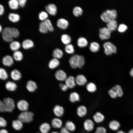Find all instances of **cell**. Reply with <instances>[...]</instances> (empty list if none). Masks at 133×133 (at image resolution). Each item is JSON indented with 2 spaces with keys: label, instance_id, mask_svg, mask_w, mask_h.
<instances>
[{
  "label": "cell",
  "instance_id": "1",
  "mask_svg": "<svg viewBox=\"0 0 133 133\" xmlns=\"http://www.w3.org/2000/svg\"><path fill=\"white\" fill-rule=\"evenodd\" d=\"M117 17V12L114 9L106 10L101 14L100 16L101 20L106 23L110 20H115Z\"/></svg>",
  "mask_w": 133,
  "mask_h": 133
},
{
  "label": "cell",
  "instance_id": "2",
  "mask_svg": "<svg viewBox=\"0 0 133 133\" xmlns=\"http://www.w3.org/2000/svg\"><path fill=\"white\" fill-rule=\"evenodd\" d=\"M34 114L32 112L27 111L22 112L18 116V119L22 123H29L33 120Z\"/></svg>",
  "mask_w": 133,
  "mask_h": 133
},
{
  "label": "cell",
  "instance_id": "3",
  "mask_svg": "<svg viewBox=\"0 0 133 133\" xmlns=\"http://www.w3.org/2000/svg\"><path fill=\"white\" fill-rule=\"evenodd\" d=\"M103 46L104 48V52L106 55H110L116 52V47L110 42H105L103 44Z\"/></svg>",
  "mask_w": 133,
  "mask_h": 133
},
{
  "label": "cell",
  "instance_id": "4",
  "mask_svg": "<svg viewBox=\"0 0 133 133\" xmlns=\"http://www.w3.org/2000/svg\"><path fill=\"white\" fill-rule=\"evenodd\" d=\"M112 31L107 27L100 28L99 30V37L102 40L108 39L110 38Z\"/></svg>",
  "mask_w": 133,
  "mask_h": 133
},
{
  "label": "cell",
  "instance_id": "5",
  "mask_svg": "<svg viewBox=\"0 0 133 133\" xmlns=\"http://www.w3.org/2000/svg\"><path fill=\"white\" fill-rule=\"evenodd\" d=\"M2 36L3 40L8 42H11L13 41V37L12 35L11 28L7 27L3 30Z\"/></svg>",
  "mask_w": 133,
  "mask_h": 133
},
{
  "label": "cell",
  "instance_id": "6",
  "mask_svg": "<svg viewBox=\"0 0 133 133\" xmlns=\"http://www.w3.org/2000/svg\"><path fill=\"white\" fill-rule=\"evenodd\" d=\"M80 57V55L75 54L70 58L69 63L70 66L72 68L75 69L78 67Z\"/></svg>",
  "mask_w": 133,
  "mask_h": 133
},
{
  "label": "cell",
  "instance_id": "7",
  "mask_svg": "<svg viewBox=\"0 0 133 133\" xmlns=\"http://www.w3.org/2000/svg\"><path fill=\"white\" fill-rule=\"evenodd\" d=\"M3 102L6 106V112H12L15 108V104L13 100L11 98H7L4 99Z\"/></svg>",
  "mask_w": 133,
  "mask_h": 133
},
{
  "label": "cell",
  "instance_id": "8",
  "mask_svg": "<svg viewBox=\"0 0 133 133\" xmlns=\"http://www.w3.org/2000/svg\"><path fill=\"white\" fill-rule=\"evenodd\" d=\"M46 11L48 14L52 16L56 15L57 12V8L56 6L54 3H50L45 7Z\"/></svg>",
  "mask_w": 133,
  "mask_h": 133
},
{
  "label": "cell",
  "instance_id": "9",
  "mask_svg": "<svg viewBox=\"0 0 133 133\" xmlns=\"http://www.w3.org/2000/svg\"><path fill=\"white\" fill-rule=\"evenodd\" d=\"M56 24L57 27L59 28L65 30L68 27L69 23L66 19L61 18L57 19Z\"/></svg>",
  "mask_w": 133,
  "mask_h": 133
},
{
  "label": "cell",
  "instance_id": "10",
  "mask_svg": "<svg viewBox=\"0 0 133 133\" xmlns=\"http://www.w3.org/2000/svg\"><path fill=\"white\" fill-rule=\"evenodd\" d=\"M55 76L57 80L60 81H65L67 78L66 73L62 69L57 70L55 73Z\"/></svg>",
  "mask_w": 133,
  "mask_h": 133
},
{
  "label": "cell",
  "instance_id": "11",
  "mask_svg": "<svg viewBox=\"0 0 133 133\" xmlns=\"http://www.w3.org/2000/svg\"><path fill=\"white\" fill-rule=\"evenodd\" d=\"M21 45L24 49L27 50L33 48L34 44L33 41L31 39H26L22 41Z\"/></svg>",
  "mask_w": 133,
  "mask_h": 133
},
{
  "label": "cell",
  "instance_id": "12",
  "mask_svg": "<svg viewBox=\"0 0 133 133\" xmlns=\"http://www.w3.org/2000/svg\"><path fill=\"white\" fill-rule=\"evenodd\" d=\"M83 125L85 130L88 132L92 131L94 128V122L92 120L89 119L85 120Z\"/></svg>",
  "mask_w": 133,
  "mask_h": 133
},
{
  "label": "cell",
  "instance_id": "13",
  "mask_svg": "<svg viewBox=\"0 0 133 133\" xmlns=\"http://www.w3.org/2000/svg\"><path fill=\"white\" fill-rule=\"evenodd\" d=\"M17 106L18 109L22 112L27 111L29 106L28 102L24 100H21L17 103Z\"/></svg>",
  "mask_w": 133,
  "mask_h": 133
},
{
  "label": "cell",
  "instance_id": "14",
  "mask_svg": "<svg viewBox=\"0 0 133 133\" xmlns=\"http://www.w3.org/2000/svg\"><path fill=\"white\" fill-rule=\"evenodd\" d=\"M75 80L76 84L80 86L85 85L87 82L86 77L82 74L78 75L75 78Z\"/></svg>",
  "mask_w": 133,
  "mask_h": 133
},
{
  "label": "cell",
  "instance_id": "15",
  "mask_svg": "<svg viewBox=\"0 0 133 133\" xmlns=\"http://www.w3.org/2000/svg\"><path fill=\"white\" fill-rule=\"evenodd\" d=\"M65 81V84L68 88H73L76 85L75 78L72 76H70L67 77Z\"/></svg>",
  "mask_w": 133,
  "mask_h": 133
},
{
  "label": "cell",
  "instance_id": "16",
  "mask_svg": "<svg viewBox=\"0 0 133 133\" xmlns=\"http://www.w3.org/2000/svg\"><path fill=\"white\" fill-rule=\"evenodd\" d=\"M53 111L54 115L58 117H60L63 116L64 112V108L58 105L55 106L53 108Z\"/></svg>",
  "mask_w": 133,
  "mask_h": 133
},
{
  "label": "cell",
  "instance_id": "17",
  "mask_svg": "<svg viewBox=\"0 0 133 133\" xmlns=\"http://www.w3.org/2000/svg\"><path fill=\"white\" fill-rule=\"evenodd\" d=\"M87 112L86 107L84 105H81L79 106L77 108L76 113L79 117H83L86 116Z\"/></svg>",
  "mask_w": 133,
  "mask_h": 133
},
{
  "label": "cell",
  "instance_id": "18",
  "mask_svg": "<svg viewBox=\"0 0 133 133\" xmlns=\"http://www.w3.org/2000/svg\"><path fill=\"white\" fill-rule=\"evenodd\" d=\"M3 64L7 66H11L14 63V59L10 55H6L4 57L2 60Z\"/></svg>",
  "mask_w": 133,
  "mask_h": 133
},
{
  "label": "cell",
  "instance_id": "19",
  "mask_svg": "<svg viewBox=\"0 0 133 133\" xmlns=\"http://www.w3.org/2000/svg\"><path fill=\"white\" fill-rule=\"evenodd\" d=\"M37 85L36 83L34 81L30 80L27 82L26 87L27 90L30 92H33L36 90L37 88Z\"/></svg>",
  "mask_w": 133,
  "mask_h": 133
},
{
  "label": "cell",
  "instance_id": "20",
  "mask_svg": "<svg viewBox=\"0 0 133 133\" xmlns=\"http://www.w3.org/2000/svg\"><path fill=\"white\" fill-rule=\"evenodd\" d=\"M52 127L55 129H60L62 127L63 122L62 120L58 118H53L51 121Z\"/></svg>",
  "mask_w": 133,
  "mask_h": 133
},
{
  "label": "cell",
  "instance_id": "21",
  "mask_svg": "<svg viewBox=\"0 0 133 133\" xmlns=\"http://www.w3.org/2000/svg\"><path fill=\"white\" fill-rule=\"evenodd\" d=\"M88 42L85 37L81 36L78 38L77 40V44L80 47L84 48L86 47L88 45Z\"/></svg>",
  "mask_w": 133,
  "mask_h": 133
},
{
  "label": "cell",
  "instance_id": "22",
  "mask_svg": "<svg viewBox=\"0 0 133 133\" xmlns=\"http://www.w3.org/2000/svg\"><path fill=\"white\" fill-rule=\"evenodd\" d=\"M93 118L95 122L100 123L104 121L105 117L104 115L101 113L97 112L93 116Z\"/></svg>",
  "mask_w": 133,
  "mask_h": 133
},
{
  "label": "cell",
  "instance_id": "23",
  "mask_svg": "<svg viewBox=\"0 0 133 133\" xmlns=\"http://www.w3.org/2000/svg\"><path fill=\"white\" fill-rule=\"evenodd\" d=\"M51 129V126L49 123L44 122L40 126L39 129L41 133H48Z\"/></svg>",
  "mask_w": 133,
  "mask_h": 133
},
{
  "label": "cell",
  "instance_id": "24",
  "mask_svg": "<svg viewBox=\"0 0 133 133\" xmlns=\"http://www.w3.org/2000/svg\"><path fill=\"white\" fill-rule=\"evenodd\" d=\"M8 18L11 22L14 23L18 22L20 19V16L18 14L13 13L9 14Z\"/></svg>",
  "mask_w": 133,
  "mask_h": 133
},
{
  "label": "cell",
  "instance_id": "25",
  "mask_svg": "<svg viewBox=\"0 0 133 133\" xmlns=\"http://www.w3.org/2000/svg\"><path fill=\"white\" fill-rule=\"evenodd\" d=\"M52 55L53 58L58 59L62 58L63 55V52L61 49L56 48L53 51Z\"/></svg>",
  "mask_w": 133,
  "mask_h": 133
},
{
  "label": "cell",
  "instance_id": "26",
  "mask_svg": "<svg viewBox=\"0 0 133 133\" xmlns=\"http://www.w3.org/2000/svg\"><path fill=\"white\" fill-rule=\"evenodd\" d=\"M89 48L91 51L95 53L99 50L100 46L98 42L96 41H93L90 43Z\"/></svg>",
  "mask_w": 133,
  "mask_h": 133
},
{
  "label": "cell",
  "instance_id": "27",
  "mask_svg": "<svg viewBox=\"0 0 133 133\" xmlns=\"http://www.w3.org/2000/svg\"><path fill=\"white\" fill-rule=\"evenodd\" d=\"M23 123L18 119L15 120L12 122V126L15 130L19 131L23 127Z\"/></svg>",
  "mask_w": 133,
  "mask_h": 133
},
{
  "label": "cell",
  "instance_id": "28",
  "mask_svg": "<svg viewBox=\"0 0 133 133\" xmlns=\"http://www.w3.org/2000/svg\"><path fill=\"white\" fill-rule=\"evenodd\" d=\"M21 46V44L17 41H13L10 42V49L14 51L19 50Z\"/></svg>",
  "mask_w": 133,
  "mask_h": 133
},
{
  "label": "cell",
  "instance_id": "29",
  "mask_svg": "<svg viewBox=\"0 0 133 133\" xmlns=\"http://www.w3.org/2000/svg\"><path fill=\"white\" fill-rule=\"evenodd\" d=\"M60 63L58 59L53 58L49 62L48 66L50 69H53L57 67L60 65Z\"/></svg>",
  "mask_w": 133,
  "mask_h": 133
},
{
  "label": "cell",
  "instance_id": "30",
  "mask_svg": "<svg viewBox=\"0 0 133 133\" xmlns=\"http://www.w3.org/2000/svg\"><path fill=\"white\" fill-rule=\"evenodd\" d=\"M10 75L12 79L15 81L19 80L21 77V74L20 72L17 69H14L11 72Z\"/></svg>",
  "mask_w": 133,
  "mask_h": 133
},
{
  "label": "cell",
  "instance_id": "31",
  "mask_svg": "<svg viewBox=\"0 0 133 133\" xmlns=\"http://www.w3.org/2000/svg\"><path fill=\"white\" fill-rule=\"evenodd\" d=\"M69 100L71 102L74 103L80 101V96L77 93L75 92H73L70 94Z\"/></svg>",
  "mask_w": 133,
  "mask_h": 133
},
{
  "label": "cell",
  "instance_id": "32",
  "mask_svg": "<svg viewBox=\"0 0 133 133\" xmlns=\"http://www.w3.org/2000/svg\"><path fill=\"white\" fill-rule=\"evenodd\" d=\"M65 127L71 132L75 131L76 128L74 123L72 121L69 120L66 122Z\"/></svg>",
  "mask_w": 133,
  "mask_h": 133
},
{
  "label": "cell",
  "instance_id": "33",
  "mask_svg": "<svg viewBox=\"0 0 133 133\" xmlns=\"http://www.w3.org/2000/svg\"><path fill=\"white\" fill-rule=\"evenodd\" d=\"M71 40L70 36L67 34H63L61 36V41L63 44L66 45L70 44Z\"/></svg>",
  "mask_w": 133,
  "mask_h": 133
},
{
  "label": "cell",
  "instance_id": "34",
  "mask_svg": "<svg viewBox=\"0 0 133 133\" xmlns=\"http://www.w3.org/2000/svg\"><path fill=\"white\" fill-rule=\"evenodd\" d=\"M5 86L6 89L10 91H14L17 88L16 84L14 82L9 81L5 84Z\"/></svg>",
  "mask_w": 133,
  "mask_h": 133
},
{
  "label": "cell",
  "instance_id": "35",
  "mask_svg": "<svg viewBox=\"0 0 133 133\" xmlns=\"http://www.w3.org/2000/svg\"><path fill=\"white\" fill-rule=\"evenodd\" d=\"M83 13L82 8L79 6H75L72 10V13L74 16L78 17L82 15Z\"/></svg>",
  "mask_w": 133,
  "mask_h": 133
},
{
  "label": "cell",
  "instance_id": "36",
  "mask_svg": "<svg viewBox=\"0 0 133 133\" xmlns=\"http://www.w3.org/2000/svg\"><path fill=\"white\" fill-rule=\"evenodd\" d=\"M106 26L112 31H114L117 28V22L115 20H110L107 23Z\"/></svg>",
  "mask_w": 133,
  "mask_h": 133
},
{
  "label": "cell",
  "instance_id": "37",
  "mask_svg": "<svg viewBox=\"0 0 133 133\" xmlns=\"http://www.w3.org/2000/svg\"><path fill=\"white\" fill-rule=\"evenodd\" d=\"M13 56V59L18 61H21L23 59V53L19 50L14 51Z\"/></svg>",
  "mask_w": 133,
  "mask_h": 133
},
{
  "label": "cell",
  "instance_id": "38",
  "mask_svg": "<svg viewBox=\"0 0 133 133\" xmlns=\"http://www.w3.org/2000/svg\"><path fill=\"white\" fill-rule=\"evenodd\" d=\"M109 126L111 130L113 131H116L119 128L120 125L118 121L116 120H113L110 122Z\"/></svg>",
  "mask_w": 133,
  "mask_h": 133
},
{
  "label": "cell",
  "instance_id": "39",
  "mask_svg": "<svg viewBox=\"0 0 133 133\" xmlns=\"http://www.w3.org/2000/svg\"><path fill=\"white\" fill-rule=\"evenodd\" d=\"M39 30L40 33L43 34L46 33L49 31L44 21H41L39 23Z\"/></svg>",
  "mask_w": 133,
  "mask_h": 133
},
{
  "label": "cell",
  "instance_id": "40",
  "mask_svg": "<svg viewBox=\"0 0 133 133\" xmlns=\"http://www.w3.org/2000/svg\"><path fill=\"white\" fill-rule=\"evenodd\" d=\"M8 4L10 8L13 10H17L19 7L18 0H10L8 2Z\"/></svg>",
  "mask_w": 133,
  "mask_h": 133
},
{
  "label": "cell",
  "instance_id": "41",
  "mask_svg": "<svg viewBox=\"0 0 133 133\" xmlns=\"http://www.w3.org/2000/svg\"><path fill=\"white\" fill-rule=\"evenodd\" d=\"M116 93L117 97H122L123 95V91L121 87L119 85H116L112 88Z\"/></svg>",
  "mask_w": 133,
  "mask_h": 133
},
{
  "label": "cell",
  "instance_id": "42",
  "mask_svg": "<svg viewBox=\"0 0 133 133\" xmlns=\"http://www.w3.org/2000/svg\"><path fill=\"white\" fill-rule=\"evenodd\" d=\"M86 88L87 90L91 93L95 92L97 89L95 84L92 82H89L86 85Z\"/></svg>",
  "mask_w": 133,
  "mask_h": 133
},
{
  "label": "cell",
  "instance_id": "43",
  "mask_svg": "<svg viewBox=\"0 0 133 133\" xmlns=\"http://www.w3.org/2000/svg\"><path fill=\"white\" fill-rule=\"evenodd\" d=\"M48 14L45 11H42L38 14V18L41 21H44L48 19Z\"/></svg>",
  "mask_w": 133,
  "mask_h": 133
},
{
  "label": "cell",
  "instance_id": "44",
  "mask_svg": "<svg viewBox=\"0 0 133 133\" xmlns=\"http://www.w3.org/2000/svg\"><path fill=\"white\" fill-rule=\"evenodd\" d=\"M64 49L65 51L69 54H72L75 52V49L73 45L70 43L66 45Z\"/></svg>",
  "mask_w": 133,
  "mask_h": 133
},
{
  "label": "cell",
  "instance_id": "45",
  "mask_svg": "<svg viewBox=\"0 0 133 133\" xmlns=\"http://www.w3.org/2000/svg\"><path fill=\"white\" fill-rule=\"evenodd\" d=\"M44 21L47 26L49 31L51 32H53L54 31V29L51 20L48 18Z\"/></svg>",
  "mask_w": 133,
  "mask_h": 133
},
{
  "label": "cell",
  "instance_id": "46",
  "mask_svg": "<svg viewBox=\"0 0 133 133\" xmlns=\"http://www.w3.org/2000/svg\"><path fill=\"white\" fill-rule=\"evenodd\" d=\"M8 77V74L6 71L3 68H0V79L5 80L7 79Z\"/></svg>",
  "mask_w": 133,
  "mask_h": 133
},
{
  "label": "cell",
  "instance_id": "47",
  "mask_svg": "<svg viewBox=\"0 0 133 133\" xmlns=\"http://www.w3.org/2000/svg\"><path fill=\"white\" fill-rule=\"evenodd\" d=\"M11 34L13 38H18L20 35L18 29L14 27H12L11 28Z\"/></svg>",
  "mask_w": 133,
  "mask_h": 133
},
{
  "label": "cell",
  "instance_id": "48",
  "mask_svg": "<svg viewBox=\"0 0 133 133\" xmlns=\"http://www.w3.org/2000/svg\"><path fill=\"white\" fill-rule=\"evenodd\" d=\"M95 133H107V131L104 127L101 126H99L96 128Z\"/></svg>",
  "mask_w": 133,
  "mask_h": 133
},
{
  "label": "cell",
  "instance_id": "49",
  "mask_svg": "<svg viewBox=\"0 0 133 133\" xmlns=\"http://www.w3.org/2000/svg\"><path fill=\"white\" fill-rule=\"evenodd\" d=\"M85 63V58L82 55H80V57L79 63L78 67L81 68L84 65Z\"/></svg>",
  "mask_w": 133,
  "mask_h": 133
},
{
  "label": "cell",
  "instance_id": "50",
  "mask_svg": "<svg viewBox=\"0 0 133 133\" xmlns=\"http://www.w3.org/2000/svg\"><path fill=\"white\" fill-rule=\"evenodd\" d=\"M108 93L110 96L112 98L115 99L117 97L116 93L112 89L108 91Z\"/></svg>",
  "mask_w": 133,
  "mask_h": 133
},
{
  "label": "cell",
  "instance_id": "51",
  "mask_svg": "<svg viewBox=\"0 0 133 133\" xmlns=\"http://www.w3.org/2000/svg\"><path fill=\"white\" fill-rule=\"evenodd\" d=\"M127 29V26L123 24H121L119 26L118 28V31L120 32H123L125 31Z\"/></svg>",
  "mask_w": 133,
  "mask_h": 133
},
{
  "label": "cell",
  "instance_id": "52",
  "mask_svg": "<svg viewBox=\"0 0 133 133\" xmlns=\"http://www.w3.org/2000/svg\"><path fill=\"white\" fill-rule=\"evenodd\" d=\"M6 112L5 105L3 102L0 100V112Z\"/></svg>",
  "mask_w": 133,
  "mask_h": 133
},
{
  "label": "cell",
  "instance_id": "53",
  "mask_svg": "<svg viewBox=\"0 0 133 133\" xmlns=\"http://www.w3.org/2000/svg\"><path fill=\"white\" fill-rule=\"evenodd\" d=\"M19 7L23 8L25 6L27 3V0H18Z\"/></svg>",
  "mask_w": 133,
  "mask_h": 133
},
{
  "label": "cell",
  "instance_id": "54",
  "mask_svg": "<svg viewBox=\"0 0 133 133\" xmlns=\"http://www.w3.org/2000/svg\"><path fill=\"white\" fill-rule=\"evenodd\" d=\"M7 125L6 120L3 118L0 117V127H5Z\"/></svg>",
  "mask_w": 133,
  "mask_h": 133
},
{
  "label": "cell",
  "instance_id": "55",
  "mask_svg": "<svg viewBox=\"0 0 133 133\" xmlns=\"http://www.w3.org/2000/svg\"><path fill=\"white\" fill-rule=\"evenodd\" d=\"M59 85L60 88L63 91H66L68 88V87L65 84L60 83Z\"/></svg>",
  "mask_w": 133,
  "mask_h": 133
},
{
  "label": "cell",
  "instance_id": "56",
  "mask_svg": "<svg viewBox=\"0 0 133 133\" xmlns=\"http://www.w3.org/2000/svg\"><path fill=\"white\" fill-rule=\"evenodd\" d=\"M60 133H71L67 130L65 127H63L61 129Z\"/></svg>",
  "mask_w": 133,
  "mask_h": 133
},
{
  "label": "cell",
  "instance_id": "57",
  "mask_svg": "<svg viewBox=\"0 0 133 133\" xmlns=\"http://www.w3.org/2000/svg\"><path fill=\"white\" fill-rule=\"evenodd\" d=\"M4 12V8L3 6L0 4V16L3 14Z\"/></svg>",
  "mask_w": 133,
  "mask_h": 133
},
{
  "label": "cell",
  "instance_id": "58",
  "mask_svg": "<svg viewBox=\"0 0 133 133\" xmlns=\"http://www.w3.org/2000/svg\"><path fill=\"white\" fill-rule=\"evenodd\" d=\"M0 133H8V132L6 130L2 129L0 130Z\"/></svg>",
  "mask_w": 133,
  "mask_h": 133
},
{
  "label": "cell",
  "instance_id": "59",
  "mask_svg": "<svg viewBox=\"0 0 133 133\" xmlns=\"http://www.w3.org/2000/svg\"><path fill=\"white\" fill-rule=\"evenodd\" d=\"M129 73L130 75L133 77V68H132L130 71Z\"/></svg>",
  "mask_w": 133,
  "mask_h": 133
},
{
  "label": "cell",
  "instance_id": "60",
  "mask_svg": "<svg viewBox=\"0 0 133 133\" xmlns=\"http://www.w3.org/2000/svg\"><path fill=\"white\" fill-rule=\"evenodd\" d=\"M116 133H125L122 131L120 130L117 131Z\"/></svg>",
  "mask_w": 133,
  "mask_h": 133
},
{
  "label": "cell",
  "instance_id": "61",
  "mask_svg": "<svg viewBox=\"0 0 133 133\" xmlns=\"http://www.w3.org/2000/svg\"><path fill=\"white\" fill-rule=\"evenodd\" d=\"M128 133H133V129L130 130Z\"/></svg>",
  "mask_w": 133,
  "mask_h": 133
},
{
  "label": "cell",
  "instance_id": "62",
  "mask_svg": "<svg viewBox=\"0 0 133 133\" xmlns=\"http://www.w3.org/2000/svg\"><path fill=\"white\" fill-rule=\"evenodd\" d=\"M2 30V27L1 25L0 24V33L1 32Z\"/></svg>",
  "mask_w": 133,
  "mask_h": 133
},
{
  "label": "cell",
  "instance_id": "63",
  "mask_svg": "<svg viewBox=\"0 0 133 133\" xmlns=\"http://www.w3.org/2000/svg\"><path fill=\"white\" fill-rule=\"evenodd\" d=\"M51 133H60L56 131H53Z\"/></svg>",
  "mask_w": 133,
  "mask_h": 133
},
{
  "label": "cell",
  "instance_id": "64",
  "mask_svg": "<svg viewBox=\"0 0 133 133\" xmlns=\"http://www.w3.org/2000/svg\"></svg>",
  "mask_w": 133,
  "mask_h": 133
}]
</instances>
